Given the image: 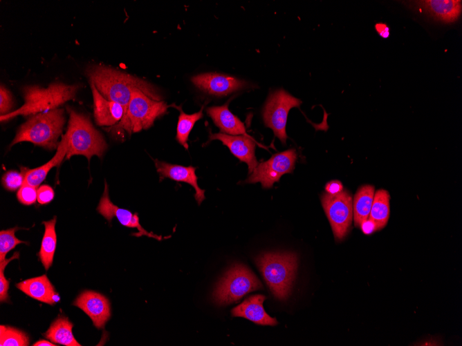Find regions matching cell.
<instances>
[{
	"label": "cell",
	"instance_id": "obj_20",
	"mask_svg": "<svg viewBox=\"0 0 462 346\" xmlns=\"http://www.w3.org/2000/svg\"><path fill=\"white\" fill-rule=\"evenodd\" d=\"M207 115L218 126L221 133L231 135H248L243 122L228 108V102L206 110Z\"/></svg>",
	"mask_w": 462,
	"mask_h": 346
},
{
	"label": "cell",
	"instance_id": "obj_9",
	"mask_svg": "<svg viewBox=\"0 0 462 346\" xmlns=\"http://www.w3.org/2000/svg\"><path fill=\"white\" fill-rule=\"evenodd\" d=\"M322 204L331 226L335 238L342 240L347 234L353 219V201L346 190L331 195L324 193Z\"/></svg>",
	"mask_w": 462,
	"mask_h": 346
},
{
	"label": "cell",
	"instance_id": "obj_15",
	"mask_svg": "<svg viewBox=\"0 0 462 346\" xmlns=\"http://www.w3.org/2000/svg\"><path fill=\"white\" fill-rule=\"evenodd\" d=\"M414 2V8L444 23L456 21L461 13V1L425 0Z\"/></svg>",
	"mask_w": 462,
	"mask_h": 346
},
{
	"label": "cell",
	"instance_id": "obj_10",
	"mask_svg": "<svg viewBox=\"0 0 462 346\" xmlns=\"http://www.w3.org/2000/svg\"><path fill=\"white\" fill-rule=\"evenodd\" d=\"M297 157L296 151L292 148L275 154L268 160L258 164L246 182H260L263 188H271L281 176L293 171Z\"/></svg>",
	"mask_w": 462,
	"mask_h": 346
},
{
	"label": "cell",
	"instance_id": "obj_31",
	"mask_svg": "<svg viewBox=\"0 0 462 346\" xmlns=\"http://www.w3.org/2000/svg\"><path fill=\"white\" fill-rule=\"evenodd\" d=\"M18 200L25 205L34 204L37 200V190L36 187L23 184L17 192Z\"/></svg>",
	"mask_w": 462,
	"mask_h": 346
},
{
	"label": "cell",
	"instance_id": "obj_37",
	"mask_svg": "<svg viewBox=\"0 0 462 346\" xmlns=\"http://www.w3.org/2000/svg\"><path fill=\"white\" fill-rule=\"evenodd\" d=\"M33 346H56L57 345H54L53 343L46 340H40L35 343L33 345Z\"/></svg>",
	"mask_w": 462,
	"mask_h": 346
},
{
	"label": "cell",
	"instance_id": "obj_28",
	"mask_svg": "<svg viewBox=\"0 0 462 346\" xmlns=\"http://www.w3.org/2000/svg\"><path fill=\"white\" fill-rule=\"evenodd\" d=\"M20 229L14 227L7 230H1L0 232V261L6 259L8 252L13 249L17 244L27 243L15 237L16 231Z\"/></svg>",
	"mask_w": 462,
	"mask_h": 346
},
{
	"label": "cell",
	"instance_id": "obj_23",
	"mask_svg": "<svg viewBox=\"0 0 462 346\" xmlns=\"http://www.w3.org/2000/svg\"><path fill=\"white\" fill-rule=\"evenodd\" d=\"M375 193L372 185L362 186L357 191L353 201V218L355 227L369 218Z\"/></svg>",
	"mask_w": 462,
	"mask_h": 346
},
{
	"label": "cell",
	"instance_id": "obj_32",
	"mask_svg": "<svg viewBox=\"0 0 462 346\" xmlns=\"http://www.w3.org/2000/svg\"><path fill=\"white\" fill-rule=\"evenodd\" d=\"M13 101L11 93L4 86H0V113L4 115L9 113L12 108Z\"/></svg>",
	"mask_w": 462,
	"mask_h": 346
},
{
	"label": "cell",
	"instance_id": "obj_21",
	"mask_svg": "<svg viewBox=\"0 0 462 346\" xmlns=\"http://www.w3.org/2000/svg\"><path fill=\"white\" fill-rule=\"evenodd\" d=\"M68 150V141L64 135L59 145L57 151L53 157L44 165L35 169H29L27 167H21L24 172V180L23 184H28L37 188L45 180L48 171L54 166L59 165L66 157Z\"/></svg>",
	"mask_w": 462,
	"mask_h": 346
},
{
	"label": "cell",
	"instance_id": "obj_12",
	"mask_svg": "<svg viewBox=\"0 0 462 346\" xmlns=\"http://www.w3.org/2000/svg\"><path fill=\"white\" fill-rule=\"evenodd\" d=\"M97 210L109 223L115 217L123 226L137 229L138 231L134 233L136 236H146L158 240H160L162 238L160 236L148 232L140 225L137 213H132L129 210L121 209L111 201L107 182H105L104 193L100 200Z\"/></svg>",
	"mask_w": 462,
	"mask_h": 346
},
{
	"label": "cell",
	"instance_id": "obj_3",
	"mask_svg": "<svg viewBox=\"0 0 462 346\" xmlns=\"http://www.w3.org/2000/svg\"><path fill=\"white\" fill-rule=\"evenodd\" d=\"M255 263L272 294L281 300L291 292L298 266L297 256L290 252L265 253Z\"/></svg>",
	"mask_w": 462,
	"mask_h": 346
},
{
	"label": "cell",
	"instance_id": "obj_14",
	"mask_svg": "<svg viewBox=\"0 0 462 346\" xmlns=\"http://www.w3.org/2000/svg\"><path fill=\"white\" fill-rule=\"evenodd\" d=\"M73 305L83 310L98 329L104 328L110 318L109 301L104 296L98 292L84 291L76 298Z\"/></svg>",
	"mask_w": 462,
	"mask_h": 346
},
{
	"label": "cell",
	"instance_id": "obj_35",
	"mask_svg": "<svg viewBox=\"0 0 462 346\" xmlns=\"http://www.w3.org/2000/svg\"><path fill=\"white\" fill-rule=\"evenodd\" d=\"M360 227L362 232L366 235H370L378 230L376 223L369 218L362 222Z\"/></svg>",
	"mask_w": 462,
	"mask_h": 346
},
{
	"label": "cell",
	"instance_id": "obj_22",
	"mask_svg": "<svg viewBox=\"0 0 462 346\" xmlns=\"http://www.w3.org/2000/svg\"><path fill=\"white\" fill-rule=\"evenodd\" d=\"M73 325L66 316H59L53 322L44 336L56 344L65 346H80L73 335Z\"/></svg>",
	"mask_w": 462,
	"mask_h": 346
},
{
	"label": "cell",
	"instance_id": "obj_27",
	"mask_svg": "<svg viewBox=\"0 0 462 346\" xmlns=\"http://www.w3.org/2000/svg\"><path fill=\"white\" fill-rule=\"evenodd\" d=\"M29 338L26 333L16 328L0 326L1 346H28Z\"/></svg>",
	"mask_w": 462,
	"mask_h": 346
},
{
	"label": "cell",
	"instance_id": "obj_4",
	"mask_svg": "<svg viewBox=\"0 0 462 346\" xmlns=\"http://www.w3.org/2000/svg\"><path fill=\"white\" fill-rule=\"evenodd\" d=\"M65 122L63 108H57L33 115L19 127L9 146L21 142H30L50 151L55 149Z\"/></svg>",
	"mask_w": 462,
	"mask_h": 346
},
{
	"label": "cell",
	"instance_id": "obj_34",
	"mask_svg": "<svg viewBox=\"0 0 462 346\" xmlns=\"http://www.w3.org/2000/svg\"><path fill=\"white\" fill-rule=\"evenodd\" d=\"M325 190L329 194L335 195L343 191V186L340 181L332 180L326 184Z\"/></svg>",
	"mask_w": 462,
	"mask_h": 346
},
{
	"label": "cell",
	"instance_id": "obj_17",
	"mask_svg": "<svg viewBox=\"0 0 462 346\" xmlns=\"http://www.w3.org/2000/svg\"><path fill=\"white\" fill-rule=\"evenodd\" d=\"M91 84L93 99V116L96 124L100 126H112L118 124L123 117L124 108L117 102L108 100Z\"/></svg>",
	"mask_w": 462,
	"mask_h": 346
},
{
	"label": "cell",
	"instance_id": "obj_13",
	"mask_svg": "<svg viewBox=\"0 0 462 346\" xmlns=\"http://www.w3.org/2000/svg\"><path fill=\"white\" fill-rule=\"evenodd\" d=\"M210 141L218 140L225 145L240 161L247 164L248 173L251 174L257 166L255 157V142L249 135H231L223 133H212Z\"/></svg>",
	"mask_w": 462,
	"mask_h": 346
},
{
	"label": "cell",
	"instance_id": "obj_2",
	"mask_svg": "<svg viewBox=\"0 0 462 346\" xmlns=\"http://www.w3.org/2000/svg\"><path fill=\"white\" fill-rule=\"evenodd\" d=\"M80 84H66L55 82L46 88L39 86H25L22 88L24 104L19 108L1 115V122H5L17 115H35L45 113L62 105L66 102L74 99Z\"/></svg>",
	"mask_w": 462,
	"mask_h": 346
},
{
	"label": "cell",
	"instance_id": "obj_29",
	"mask_svg": "<svg viewBox=\"0 0 462 346\" xmlns=\"http://www.w3.org/2000/svg\"><path fill=\"white\" fill-rule=\"evenodd\" d=\"M24 172L21 169V172L16 171H9L6 172L2 177L1 182L3 187L11 191H14L19 189L24 182Z\"/></svg>",
	"mask_w": 462,
	"mask_h": 346
},
{
	"label": "cell",
	"instance_id": "obj_11",
	"mask_svg": "<svg viewBox=\"0 0 462 346\" xmlns=\"http://www.w3.org/2000/svg\"><path fill=\"white\" fill-rule=\"evenodd\" d=\"M191 81L202 91L217 97L229 95L248 86L244 80L216 73L196 75L191 78Z\"/></svg>",
	"mask_w": 462,
	"mask_h": 346
},
{
	"label": "cell",
	"instance_id": "obj_18",
	"mask_svg": "<svg viewBox=\"0 0 462 346\" xmlns=\"http://www.w3.org/2000/svg\"><path fill=\"white\" fill-rule=\"evenodd\" d=\"M266 296L255 294L246 298L231 311L232 316L245 318L255 324L274 326L277 324L276 318L270 316L263 307Z\"/></svg>",
	"mask_w": 462,
	"mask_h": 346
},
{
	"label": "cell",
	"instance_id": "obj_33",
	"mask_svg": "<svg viewBox=\"0 0 462 346\" xmlns=\"http://www.w3.org/2000/svg\"><path fill=\"white\" fill-rule=\"evenodd\" d=\"M54 198L53 189L47 184L40 186L37 189V202L41 204L50 202Z\"/></svg>",
	"mask_w": 462,
	"mask_h": 346
},
{
	"label": "cell",
	"instance_id": "obj_7",
	"mask_svg": "<svg viewBox=\"0 0 462 346\" xmlns=\"http://www.w3.org/2000/svg\"><path fill=\"white\" fill-rule=\"evenodd\" d=\"M261 288V281L250 269L242 264H234L217 283L212 297L217 305H226Z\"/></svg>",
	"mask_w": 462,
	"mask_h": 346
},
{
	"label": "cell",
	"instance_id": "obj_36",
	"mask_svg": "<svg viewBox=\"0 0 462 346\" xmlns=\"http://www.w3.org/2000/svg\"><path fill=\"white\" fill-rule=\"evenodd\" d=\"M374 28L380 37L387 39L390 35L389 27L385 23H376Z\"/></svg>",
	"mask_w": 462,
	"mask_h": 346
},
{
	"label": "cell",
	"instance_id": "obj_30",
	"mask_svg": "<svg viewBox=\"0 0 462 346\" xmlns=\"http://www.w3.org/2000/svg\"><path fill=\"white\" fill-rule=\"evenodd\" d=\"M19 256V252H15L13 256L8 258L0 261V300L1 302H8L9 296L8 291L9 289V280H6L4 276V270L6 265L12 260L18 259Z\"/></svg>",
	"mask_w": 462,
	"mask_h": 346
},
{
	"label": "cell",
	"instance_id": "obj_25",
	"mask_svg": "<svg viewBox=\"0 0 462 346\" xmlns=\"http://www.w3.org/2000/svg\"><path fill=\"white\" fill-rule=\"evenodd\" d=\"M389 199L387 191L379 189L374 193V198L369 215L377 227V229H383L387 224L389 218Z\"/></svg>",
	"mask_w": 462,
	"mask_h": 346
},
{
	"label": "cell",
	"instance_id": "obj_6",
	"mask_svg": "<svg viewBox=\"0 0 462 346\" xmlns=\"http://www.w3.org/2000/svg\"><path fill=\"white\" fill-rule=\"evenodd\" d=\"M69 114L66 136L68 141L66 159L75 155L85 156L89 161L93 155L101 157L107 148L102 134L92 125L89 117L67 106Z\"/></svg>",
	"mask_w": 462,
	"mask_h": 346
},
{
	"label": "cell",
	"instance_id": "obj_19",
	"mask_svg": "<svg viewBox=\"0 0 462 346\" xmlns=\"http://www.w3.org/2000/svg\"><path fill=\"white\" fill-rule=\"evenodd\" d=\"M16 287L28 296L50 305L59 300L58 294L46 275L25 280Z\"/></svg>",
	"mask_w": 462,
	"mask_h": 346
},
{
	"label": "cell",
	"instance_id": "obj_16",
	"mask_svg": "<svg viewBox=\"0 0 462 346\" xmlns=\"http://www.w3.org/2000/svg\"><path fill=\"white\" fill-rule=\"evenodd\" d=\"M154 162L161 180L169 178L177 182L187 183L194 187L195 190L194 197L198 204H201L205 200V190L198 186L195 167L172 164L158 160H154Z\"/></svg>",
	"mask_w": 462,
	"mask_h": 346
},
{
	"label": "cell",
	"instance_id": "obj_26",
	"mask_svg": "<svg viewBox=\"0 0 462 346\" xmlns=\"http://www.w3.org/2000/svg\"><path fill=\"white\" fill-rule=\"evenodd\" d=\"M180 111L176 127V139L185 149H188V137L195 123L203 117V109L193 114H186L182 108L175 106Z\"/></svg>",
	"mask_w": 462,
	"mask_h": 346
},
{
	"label": "cell",
	"instance_id": "obj_1",
	"mask_svg": "<svg viewBox=\"0 0 462 346\" xmlns=\"http://www.w3.org/2000/svg\"><path fill=\"white\" fill-rule=\"evenodd\" d=\"M85 74L103 97L120 104L124 112L136 91L155 100L163 98L158 89L149 81L109 66L91 64Z\"/></svg>",
	"mask_w": 462,
	"mask_h": 346
},
{
	"label": "cell",
	"instance_id": "obj_5",
	"mask_svg": "<svg viewBox=\"0 0 462 346\" xmlns=\"http://www.w3.org/2000/svg\"><path fill=\"white\" fill-rule=\"evenodd\" d=\"M168 107L165 101L155 100L141 91H136L132 94L121 120L106 130L114 136H120L124 132L131 135L150 128L158 117L167 112Z\"/></svg>",
	"mask_w": 462,
	"mask_h": 346
},
{
	"label": "cell",
	"instance_id": "obj_8",
	"mask_svg": "<svg viewBox=\"0 0 462 346\" xmlns=\"http://www.w3.org/2000/svg\"><path fill=\"white\" fill-rule=\"evenodd\" d=\"M302 101L283 89L270 93L263 109L265 125L270 128L283 144H286L287 135L286 125L289 110L299 107Z\"/></svg>",
	"mask_w": 462,
	"mask_h": 346
},
{
	"label": "cell",
	"instance_id": "obj_24",
	"mask_svg": "<svg viewBox=\"0 0 462 346\" xmlns=\"http://www.w3.org/2000/svg\"><path fill=\"white\" fill-rule=\"evenodd\" d=\"M56 221L57 218L56 216H55L49 221L43 222L45 227V231L41 244V249L37 255L46 270H48L52 265L56 249Z\"/></svg>",
	"mask_w": 462,
	"mask_h": 346
}]
</instances>
